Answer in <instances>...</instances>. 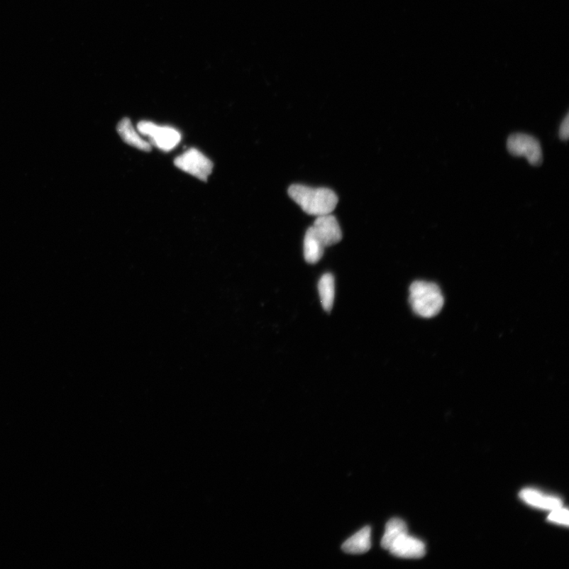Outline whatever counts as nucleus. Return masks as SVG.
I'll return each mask as SVG.
<instances>
[{"label":"nucleus","instance_id":"4","mask_svg":"<svg viewBox=\"0 0 569 569\" xmlns=\"http://www.w3.org/2000/svg\"><path fill=\"white\" fill-rule=\"evenodd\" d=\"M177 167L203 182H206L213 171V162L202 152L191 148L178 156L175 161Z\"/></svg>","mask_w":569,"mask_h":569},{"label":"nucleus","instance_id":"2","mask_svg":"<svg viewBox=\"0 0 569 569\" xmlns=\"http://www.w3.org/2000/svg\"><path fill=\"white\" fill-rule=\"evenodd\" d=\"M409 304L415 314L424 318L436 316L443 306V297L436 284L416 281L409 287Z\"/></svg>","mask_w":569,"mask_h":569},{"label":"nucleus","instance_id":"6","mask_svg":"<svg viewBox=\"0 0 569 569\" xmlns=\"http://www.w3.org/2000/svg\"><path fill=\"white\" fill-rule=\"evenodd\" d=\"M309 228L325 248L337 244L343 238L341 228L336 218L331 214L316 217L314 225Z\"/></svg>","mask_w":569,"mask_h":569},{"label":"nucleus","instance_id":"9","mask_svg":"<svg viewBox=\"0 0 569 569\" xmlns=\"http://www.w3.org/2000/svg\"><path fill=\"white\" fill-rule=\"evenodd\" d=\"M117 133L127 144L145 152L151 150L150 142L143 140L128 118H123L117 125Z\"/></svg>","mask_w":569,"mask_h":569},{"label":"nucleus","instance_id":"1","mask_svg":"<svg viewBox=\"0 0 569 569\" xmlns=\"http://www.w3.org/2000/svg\"><path fill=\"white\" fill-rule=\"evenodd\" d=\"M288 194L303 211L312 216L331 214L338 202L336 194L326 187L316 189L302 184H293L289 187Z\"/></svg>","mask_w":569,"mask_h":569},{"label":"nucleus","instance_id":"3","mask_svg":"<svg viewBox=\"0 0 569 569\" xmlns=\"http://www.w3.org/2000/svg\"><path fill=\"white\" fill-rule=\"evenodd\" d=\"M138 133L147 136L150 144L163 151H170L177 147L182 140V135L171 127L160 126L150 121H141L137 125Z\"/></svg>","mask_w":569,"mask_h":569},{"label":"nucleus","instance_id":"14","mask_svg":"<svg viewBox=\"0 0 569 569\" xmlns=\"http://www.w3.org/2000/svg\"><path fill=\"white\" fill-rule=\"evenodd\" d=\"M551 512L549 516L547 518L550 522L566 526H568V511L564 509L563 506Z\"/></svg>","mask_w":569,"mask_h":569},{"label":"nucleus","instance_id":"5","mask_svg":"<svg viewBox=\"0 0 569 569\" xmlns=\"http://www.w3.org/2000/svg\"><path fill=\"white\" fill-rule=\"evenodd\" d=\"M510 154L516 157H525L532 165H540L543 162V150L536 138L524 133L511 135L507 141Z\"/></svg>","mask_w":569,"mask_h":569},{"label":"nucleus","instance_id":"11","mask_svg":"<svg viewBox=\"0 0 569 569\" xmlns=\"http://www.w3.org/2000/svg\"><path fill=\"white\" fill-rule=\"evenodd\" d=\"M325 247L319 241L314 233L308 228L304 240V255L305 261L310 265H315L322 258Z\"/></svg>","mask_w":569,"mask_h":569},{"label":"nucleus","instance_id":"13","mask_svg":"<svg viewBox=\"0 0 569 569\" xmlns=\"http://www.w3.org/2000/svg\"><path fill=\"white\" fill-rule=\"evenodd\" d=\"M408 533L407 526L404 520L394 518L387 522L381 546L388 551L395 540Z\"/></svg>","mask_w":569,"mask_h":569},{"label":"nucleus","instance_id":"10","mask_svg":"<svg viewBox=\"0 0 569 569\" xmlns=\"http://www.w3.org/2000/svg\"><path fill=\"white\" fill-rule=\"evenodd\" d=\"M371 546V527L365 526L363 529L347 539L342 549L346 553L363 554L369 551Z\"/></svg>","mask_w":569,"mask_h":569},{"label":"nucleus","instance_id":"15","mask_svg":"<svg viewBox=\"0 0 569 569\" xmlns=\"http://www.w3.org/2000/svg\"><path fill=\"white\" fill-rule=\"evenodd\" d=\"M569 136V115H566L561 122L559 129V137L562 141H567Z\"/></svg>","mask_w":569,"mask_h":569},{"label":"nucleus","instance_id":"7","mask_svg":"<svg viewBox=\"0 0 569 569\" xmlns=\"http://www.w3.org/2000/svg\"><path fill=\"white\" fill-rule=\"evenodd\" d=\"M388 551L394 557L419 559L425 556L426 549L424 543L407 533L395 540Z\"/></svg>","mask_w":569,"mask_h":569},{"label":"nucleus","instance_id":"12","mask_svg":"<svg viewBox=\"0 0 569 569\" xmlns=\"http://www.w3.org/2000/svg\"><path fill=\"white\" fill-rule=\"evenodd\" d=\"M318 289L324 309L330 312L335 301L334 277L330 273L324 275L319 281Z\"/></svg>","mask_w":569,"mask_h":569},{"label":"nucleus","instance_id":"8","mask_svg":"<svg viewBox=\"0 0 569 569\" xmlns=\"http://www.w3.org/2000/svg\"><path fill=\"white\" fill-rule=\"evenodd\" d=\"M519 497L526 504L532 507L543 510L552 511L562 507L561 499L559 497L548 496L534 489H524L519 492Z\"/></svg>","mask_w":569,"mask_h":569}]
</instances>
